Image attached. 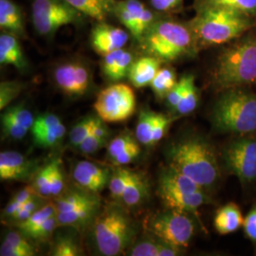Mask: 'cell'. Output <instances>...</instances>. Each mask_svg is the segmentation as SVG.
Returning <instances> with one entry per match:
<instances>
[{
	"instance_id": "17",
	"label": "cell",
	"mask_w": 256,
	"mask_h": 256,
	"mask_svg": "<svg viewBox=\"0 0 256 256\" xmlns=\"http://www.w3.org/2000/svg\"><path fill=\"white\" fill-rule=\"evenodd\" d=\"M0 28L18 38L28 37L24 14L12 0H0Z\"/></svg>"
},
{
	"instance_id": "37",
	"label": "cell",
	"mask_w": 256,
	"mask_h": 256,
	"mask_svg": "<svg viewBox=\"0 0 256 256\" xmlns=\"http://www.w3.org/2000/svg\"><path fill=\"white\" fill-rule=\"evenodd\" d=\"M43 198L44 196H40L39 194H34L19 208V210L16 212V214L10 218V220L16 222V224L27 220L34 212H36L41 207L46 205Z\"/></svg>"
},
{
	"instance_id": "26",
	"label": "cell",
	"mask_w": 256,
	"mask_h": 256,
	"mask_svg": "<svg viewBox=\"0 0 256 256\" xmlns=\"http://www.w3.org/2000/svg\"><path fill=\"white\" fill-rule=\"evenodd\" d=\"M88 18L97 22L106 21L114 16L116 0H66Z\"/></svg>"
},
{
	"instance_id": "51",
	"label": "cell",
	"mask_w": 256,
	"mask_h": 256,
	"mask_svg": "<svg viewBox=\"0 0 256 256\" xmlns=\"http://www.w3.org/2000/svg\"><path fill=\"white\" fill-rule=\"evenodd\" d=\"M106 146V140H101L94 136L93 134H90L78 147L81 150V152L84 154H94L99 150H101L102 148H104Z\"/></svg>"
},
{
	"instance_id": "48",
	"label": "cell",
	"mask_w": 256,
	"mask_h": 256,
	"mask_svg": "<svg viewBox=\"0 0 256 256\" xmlns=\"http://www.w3.org/2000/svg\"><path fill=\"white\" fill-rule=\"evenodd\" d=\"M184 0H150V5L156 12L164 14L182 8Z\"/></svg>"
},
{
	"instance_id": "8",
	"label": "cell",
	"mask_w": 256,
	"mask_h": 256,
	"mask_svg": "<svg viewBox=\"0 0 256 256\" xmlns=\"http://www.w3.org/2000/svg\"><path fill=\"white\" fill-rule=\"evenodd\" d=\"M180 210L168 209L149 220L148 230L156 238L180 250L188 247L194 234V220Z\"/></svg>"
},
{
	"instance_id": "55",
	"label": "cell",
	"mask_w": 256,
	"mask_h": 256,
	"mask_svg": "<svg viewBox=\"0 0 256 256\" xmlns=\"http://www.w3.org/2000/svg\"><path fill=\"white\" fill-rule=\"evenodd\" d=\"M116 1H117V0H116Z\"/></svg>"
},
{
	"instance_id": "2",
	"label": "cell",
	"mask_w": 256,
	"mask_h": 256,
	"mask_svg": "<svg viewBox=\"0 0 256 256\" xmlns=\"http://www.w3.org/2000/svg\"><path fill=\"white\" fill-rule=\"evenodd\" d=\"M187 23L200 50L234 41L256 27V18L226 10H203Z\"/></svg>"
},
{
	"instance_id": "13",
	"label": "cell",
	"mask_w": 256,
	"mask_h": 256,
	"mask_svg": "<svg viewBox=\"0 0 256 256\" xmlns=\"http://www.w3.org/2000/svg\"><path fill=\"white\" fill-rule=\"evenodd\" d=\"M129 32L106 23L97 22L90 34V44L94 52L101 56L124 48L129 40Z\"/></svg>"
},
{
	"instance_id": "29",
	"label": "cell",
	"mask_w": 256,
	"mask_h": 256,
	"mask_svg": "<svg viewBox=\"0 0 256 256\" xmlns=\"http://www.w3.org/2000/svg\"><path fill=\"white\" fill-rule=\"evenodd\" d=\"M176 74L172 68H160L150 86L158 100H165L168 93L176 84Z\"/></svg>"
},
{
	"instance_id": "38",
	"label": "cell",
	"mask_w": 256,
	"mask_h": 256,
	"mask_svg": "<svg viewBox=\"0 0 256 256\" xmlns=\"http://www.w3.org/2000/svg\"><path fill=\"white\" fill-rule=\"evenodd\" d=\"M50 254L54 256H77L81 254V250L74 238L63 236L55 239Z\"/></svg>"
},
{
	"instance_id": "5",
	"label": "cell",
	"mask_w": 256,
	"mask_h": 256,
	"mask_svg": "<svg viewBox=\"0 0 256 256\" xmlns=\"http://www.w3.org/2000/svg\"><path fill=\"white\" fill-rule=\"evenodd\" d=\"M212 122L220 133L247 135L256 132V93L243 88L222 92L212 111Z\"/></svg>"
},
{
	"instance_id": "46",
	"label": "cell",
	"mask_w": 256,
	"mask_h": 256,
	"mask_svg": "<svg viewBox=\"0 0 256 256\" xmlns=\"http://www.w3.org/2000/svg\"><path fill=\"white\" fill-rule=\"evenodd\" d=\"M186 82H187V78H186V75H184L180 79V81H178L176 84L172 88V90L166 96L165 101L170 110H176L180 102L182 101L183 93L186 88Z\"/></svg>"
},
{
	"instance_id": "42",
	"label": "cell",
	"mask_w": 256,
	"mask_h": 256,
	"mask_svg": "<svg viewBox=\"0 0 256 256\" xmlns=\"http://www.w3.org/2000/svg\"><path fill=\"white\" fill-rule=\"evenodd\" d=\"M2 126L6 136L16 140L23 138L30 131L27 128H23L7 111L2 115Z\"/></svg>"
},
{
	"instance_id": "21",
	"label": "cell",
	"mask_w": 256,
	"mask_h": 256,
	"mask_svg": "<svg viewBox=\"0 0 256 256\" xmlns=\"http://www.w3.org/2000/svg\"><path fill=\"white\" fill-rule=\"evenodd\" d=\"M0 64L12 66L19 70L28 68L27 59L25 58L18 37L7 32L0 34Z\"/></svg>"
},
{
	"instance_id": "53",
	"label": "cell",
	"mask_w": 256,
	"mask_h": 256,
	"mask_svg": "<svg viewBox=\"0 0 256 256\" xmlns=\"http://www.w3.org/2000/svg\"><path fill=\"white\" fill-rule=\"evenodd\" d=\"M92 134L97 138H101V140H108V129L104 124H102V120L100 118H96V120H95Z\"/></svg>"
},
{
	"instance_id": "12",
	"label": "cell",
	"mask_w": 256,
	"mask_h": 256,
	"mask_svg": "<svg viewBox=\"0 0 256 256\" xmlns=\"http://www.w3.org/2000/svg\"><path fill=\"white\" fill-rule=\"evenodd\" d=\"M57 88L68 96H82L92 86L90 68L77 61L59 64L54 72Z\"/></svg>"
},
{
	"instance_id": "19",
	"label": "cell",
	"mask_w": 256,
	"mask_h": 256,
	"mask_svg": "<svg viewBox=\"0 0 256 256\" xmlns=\"http://www.w3.org/2000/svg\"><path fill=\"white\" fill-rule=\"evenodd\" d=\"M167 209H174L184 212H196L202 205L209 202V198L200 190L190 192H158Z\"/></svg>"
},
{
	"instance_id": "4",
	"label": "cell",
	"mask_w": 256,
	"mask_h": 256,
	"mask_svg": "<svg viewBox=\"0 0 256 256\" xmlns=\"http://www.w3.org/2000/svg\"><path fill=\"white\" fill-rule=\"evenodd\" d=\"M138 43L146 55L162 62H173L198 52L188 23L165 16L156 20Z\"/></svg>"
},
{
	"instance_id": "47",
	"label": "cell",
	"mask_w": 256,
	"mask_h": 256,
	"mask_svg": "<svg viewBox=\"0 0 256 256\" xmlns=\"http://www.w3.org/2000/svg\"><path fill=\"white\" fill-rule=\"evenodd\" d=\"M59 122H61V120L55 114L46 113V114H43V115H40L39 117H37L30 131H32V135H36L37 133L42 132L43 130L54 126L55 124H57Z\"/></svg>"
},
{
	"instance_id": "7",
	"label": "cell",
	"mask_w": 256,
	"mask_h": 256,
	"mask_svg": "<svg viewBox=\"0 0 256 256\" xmlns=\"http://www.w3.org/2000/svg\"><path fill=\"white\" fill-rule=\"evenodd\" d=\"M86 16L66 0H34L32 20L37 34L52 37L64 26L81 24Z\"/></svg>"
},
{
	"instance_id": "14",
	"label": "cell",
	"mask_w": 256,
	"mask_h": 256,
	"mask_svg": "<svg viewBox=\"0 0 256 256\" xmlns=\"http://www.w3.org/2000/svg\"><path fill=\"white\" fill-rule=\"evenodd\" d=\"M111 174L108 168L88 160L79 162L74 169V182L82 189L99 194L110 184Z\"/></svg>"
},
{
	"instance_id": "10",
	"label": "cell",
	"mask_w": 256,
	"mask_h": 256,
	"mask_svg": "<svg viewBox=\"0 0 256 256\" xmlns=\"http://www.w3.org/2000/svg\"><path fill=\"white\" fill-rule=\"evenodd\" d=\"M227 171L242 184L256 180V138H243L230 142L222 152Z\"/></svg>"
},
{
	"instance_id": "39",
	"label": "cell",
	"mask_w": 256,
	"mask_h": 256,
	"mask_svg": "<svg viewBox=\"0 0 256 256\" xmlns=\"http://www.w3.org/2000/svg\"><path fill=\"white\" fill-rule=\"evenodd\" d=\"M37 194L36 191L34 190V186H27L24 189H22L21 191H19L7 204L5 210L3 212L2 216L4 218H8L10 220L16 212L19 210V208L27 202L28 198H30L34 194Z\"/></svg>"
},
{
	"instance_id": "9",
	"label": "cell",
	"mask_w": 256,
	"mask_h": 256,
	"mask_svg": "<svg viewBox=\"0 0 256 256\" xmlns=\"http://www.w3.org/2000/svg\"><path fill=\"white\" fill-rule=\"evenodd\" d=\"M94 108L104 122H124L135 111V93L126 84H114L99 93Z\"/></svg>"
},
{
	"instance_id": "22",
	"label": "cell",
	"mask_w": 256,
	"mask_h": 256,
	"mask_svg": "<svg viewBox=\"0 0 256 256\" xmlns=\"http://www.w3.org/2000/svg\"><path fill=\"white\" fill-rule=\"evenodd\" d=\"M203 190L202 187L188 176L169 167L164 170L158 180V192H194Z\"/></svg>"
},
{
	"instance_id": "16",
	"label": "cell",
	"mask_w": 256,
	"mask_h": 256,
	"mask_svg": "<svg viewBox=\"0 0 256 256\" xmlns=\"http://www.w3.org/2000/svg\"><path fill=\"white\" fill-rule=\"evenodd\" d=\"M134 61L132 52L124 48H120L102 56V72L111 82H118L128 77Z\"/></svg>"
},
{
	"instance_id": "11",
	"label": "cell",
	"mask_w": 256,
	"mask_h": 256,
	"mask_svg": "<svg viewBox=\"0 0 256 256\" xmlns=\"http://www.w3.org/2000/svg\"><path fill=\"white\" fill-rule=\"evenodd\" d=\"M114 16L138 42L162 14L147 8L140 0H117Z\"/></svg>"
},
{
	"instance_id": "35",
	"label": "cell",
	"mask_w": 256,
	"mask_h": 256,
	"mask_svg": "<svg viewBox=\"0 0 256 256\" xmlns=\"http://www.w3.org/2000/svg\"><path fill=\"white\" fill-rule=\"evenodd\" d=\"M56 214L54 204H46L43 207H41L39 210L34 212L27 220L18 223L16 226L18 227L20 232H24L28 230L32 229L39 224L43 223L44 221L48 220L52 216Z\"/></svg>"
},
{
	"instance_id": "54",
	"label": "cell",
	"mask_w": 256,
	"mask_h": 256,
	"mask_svg": "<svg viewBox=\"0 0 256 256\" xmlns=\"http://www.w3.org/2000/svg\"><path fill=\"white\" fill-rule=\"evenodd\" d=\"M182 250L178 248L174 247L170 244H167L164 241L160 240L158 246V256H176L180 254Z\"/></svg>"
},
{
	"instance_id": "1",
	"label": "cell",
	"mask_w": 256,
	"mask_h": 256,
	"mask_svg": "<svg viewBox=\"0 0 256 256\" xmlns=\"http://www.w3.org/2000/svg\"><path fill=\"white\" fill-rule=\"evenodd\" d=\"M212 82L220 92L256 82V27L220 52L212 68Z\"/></svg>"
},
{
	"instance_id": "52",
	"label": "cell",
	"mask_w": 256,
	"mask_h": 256,
	"mask_svg": "<svg viewBox=\"0 0 256 256\" xmlns=\"http://www.w3.org/2000/svg\"><path fill=\"white\" fill-rule=\"evenodd\" d=\"M243 229L246 236L256 246V204L244 218Z\"/></svg>"
},
{
	"instance_id": "34",
	"label": "cell",
	"mask_w": 256,
	"mask_h": 256,
	"mask_svg": "<svg viewBox=\"0 0 256 256\" xmlns=\"http://www.w3.org/2000/svg\"><path fill=\"white\" fill-rule=\"evenodd\" d=\"M131 174V170H128L126 168H120V166L119 168H117L112 173L110 178V190L111 196L114 200H120L122 194L128 186Z\"/></svg>"
},
{
	"instance_id": "3",
	"label": "cell",
	"mask_w": 256,
	"mask_h": 256,
	"mask_svg": "<svg viewBox=\"0 0 256 256\" xmlns=\"http://www.w3.org/2000/svg\"><path fill=\"white\" fill-rule=\"evenodd\" d=\"M171 168L188 176L202 189L210 188L220 178V167L214 147L198 137L187 138L170 147Z\"/></svg>"
},
{
	"instance_id": "20",
	"label": "cell",
	"mask_w": 256,
	"mask_h": 256,
	"mask_svg": "<svg viewBox=\"0 0 256 256\" xmlns=\"http://www.w3.org/2000/svg\"><path fill=\"white\" fill-rule=\"evenodd\" d=\"M162 61L151 55L138 58L131 66L128 74L130 82L137 88H146L151 84L156 74L162 68Z\"/></svg>"
},
{
	"instance_id": "18",
	"label": "cell",
	"mask_w": 256,
	"mask_h": 256,
	"mask_svg": "<svg viewBox=\"0 0 256 256\" xmlns=\"http://www.w3.org/2000/svg\"><path fill=\"white\" fill-rule=\"evenodd\" d=\"M100 198L84 205L76 210L56 214L58 227H72L82 230L96 218L100 212Z\"/></svg>"
},
{
	"instance_id": "36",
	"label": "cell",
	"mask_w": 256,
	"mask_h": 256,
	"mask_svg": "<svg viewBox=\"0 0 256 256\" xmlns=\"http://www.w3.org/2000/svg\"><path fill=\"white\" fill-rule=\"evenodd\" d=\"M56 227H58V225H57V218H56V214H54L48 220L44 221L43 223L39 224L38 226H36L32 229L28 230L23 234L27 238L36 240V241H46L52 238Z\"/></svg>"
},
{
	"instance_id": "50",
	"label": "cell",
	"mask_w": 256,
	"mask_h": 256,
	"mask_svg": "<svg viewBox=\"0 0 256 256\" xmlns=\"http://www.w3.org/2000/svg\"><path fill=\"white\" fill-rule=\"evenodd\" d=\"M140 148L138 146L137 142L136 144L129 147L119 155L116 156L114 158L111 160V162L115 166L120 167V166H124V165H126L130 164V162H132L137 158L138 156L140 155Z\"/></svg>"
},
{
	"instance_id": "30",
	"label": "cell",
	"mask_w": 256,
	"mask_h": 256,
	"mask_svg": "<svg viewBox=\"0 0 256 256\" xmlns=\"http://www.w3.org/2000/svg\"><path fill=\"white\" fill-rule=\"evenodd\" d=\"M156 114L150 110H142L140 113L136 126V138L144 146H152Z\"/></svg>"
},
{
	"instance_id": "44",
	"label": "cell",
	"mask_w": 256,
	"mask_h": 256,
	"mask_svg": "<svg viewBox=\"0 0 256 256\" xmlns=\"http://www.w3.org/2000/svg\"><path fill=\"white\" fill-rule=\"evenodd\" d=\"M136 144V140L131 134L122 133L110 142V144L108 146V156H110V160H112Z\"/></svg>"
},
{
	"instance_id": "15",
	"label": "cell",
	"mask_w": 256,
	"mask_h": 256,
	"mask_svg": "<svg viewBox=\"0 0 256 256\" xmlns=\"http://www.w3.org/2000/svg\"><path fill=\"white\" fill-rule=\"evenodd\" d=\"M36 171L34 162L16 151L0 153L1 180H26Z\"/></svg>"
},
{
	"instance_id": "25",
	"label": "cell",
	"mask_w": 256,
	"mask_h": 256,
	"mask_svg": "<svg viewBox=\"0 0 256 256\" xmlns=\"http://www.w3.org/2000/svg\"><path fill=\"white\" fill-rule=\"evenodd\" d=\"M98 198V194L86 191L78 186V188H72L62 192L54 204L56 214H63L76 210Z\"/></svg>"
},
{
	"instance_id": "27",
	"label": "cell",
	"mask_w": 256,
	"mask_h": 256,
	"mask_svg": "<svg viewBox=\"0 0 256 256\" xmlns=\"http://www.w3.org/2000/svg\"><path fill=\"white\" fill-rule=\"evenodd\" d=\"M23 232H9L0 247L1 256H34L36 248Z\"/></svg>"
},
{
	"instance_id": "45",
	"label": "cell",
	"mask_w": 256,
	"mask_h": 256,
	"mask_svg": "<svg viewBox=\"0 0 256 256\" xmlns=\"http://www.w3.org/2000/svg\"><path fill=\"white\" fill-rule=\"evenodd\" d=\"M7 112L16 120L23 128H27L28 130H30L32 128L36 120L34 119L32 113L30 110L25 108L23 106L18 104L12 106L7 110Z\"/></svg>"
},
{
	"instance_id": "32",
	"label": "cell",
	"mask_w": 256,
	"mask_h": 256,
	"mask_svg": "<svg viewBox=\"0 0 256 256\" xmlns=\"http://www.w3.org/2000/svg\"><path fill=\"white\" fill-rule=\"evenodd\" d=\"M66 132V126L62 122L55 124L54 126L43 130L34 136V140L37 146L44 148H50L59 144L64 138Z\"/></svg>"
},
{
	"instance_id": "49",
	"label": "cell",
	"mask_w": 256,
	"mask_h": 256,
	"mask_svg": "<svg viewBox=\"0 0 256 256\" xmlns=\"http://www.w3.org/2000/svg\"><path fill=\"white\" fill-rule=\"evenodd\" d=\"M172 122V120L168 118L164 114H156V118L155 126L153 131V138H152V146L158 144L165 135L168 126Z\"/></svg>"
},
{
	"instance_id": "23",
	"label": "cell",
	"mask_w": 256,
	"mask_h": 256,
	"mask_svg": "<svg viewBox=\"0 0 256 256\" xmlns=\"http://www.w3.org/2000/svg\"><path fill=\"white\" fill-rule=\"evenodd\" d=\"M243 223L244 218L241 210L238 204L234 202H230L218 209L214 220V228L222 236L236 232L241 226H243Z\"/></svg>"
},
{
	"instance_id": "40",
	"label": "cell",
	"mask_w": 256,
	"mask_h": 256,
	"mask_svg": "<svg viewBox=\"0 0 256 256\" xmlns=\"http://www.w3.org/2000/svg\"><path fill=\"white\" fill-rule=\"evenodd\" d=\"M96 118L88 117L77 124L70 132V142L74 146H79L92 134Z\"/></svg>"
},
{
	"instance_id": "43",
	"label": "cell",
	"mask_w": 256,
	"mask_h": 256,
	"mask_svg": "<svg viewBox=\"0 0 256 256\" xmlns=\"http://www.w3.org/2000/svg\"><path fill=\"white\" fill-rule=\"evenodd\" d=\"M160 239L146 238L136 243L129 250L131 256H158Z\"/></svg>"
},
{
	"instance_id": "6",
	"label": "cell",
	"mask_w": 256,
	"mask_h": 256,
	"mask_svg": "<svg viewBox=\"0 0 256 256\" xmlns=\"http://www.w3.org/2000/svg\"><path fill=\"white\" fill-rule=\"evenodd\" d=\"M136 230L126 210L110 204L94 220L93 238L102 256H117L131 245Z\"/></svg>"
},
{
	"instance_id": "31",
	"label": "cell",
	"mask_w": 256,
	"mask_h": 256,
	"mask_svg": "<svg viewBox=\"0 0 256 256\" xmlns=\"http://www.w3.org/2000/svg\"><path fill=\"white\" fill-rule=\"evenodd\" d=\"M187 82L183 93L182 101L176 108V112L180 115H188L196 108L198 104V90L194 82V77L192 75H186Z\"/></svg>"
},
{
	"instance_id": "24",
	"label": "cell",
	"mask_w": 256,
	"mask_h": 256,
	"mask_svg": "<svg viewBox=\"0 0 256 256\" xmlns=\"http://www.w3.org/2000/svg\"><path fill=\"white\" fill-rule=\"evenodd\" d=\"M194 9L226 10L256 18V0H194Z\"/></svg>"
},
{
	"instance_id": "41",
	"label": "cell",
	"mask_w": 256,
	"mask_h": 256,
	"mask_svg": "<svg viewBox=\"0 0 256 256\" xmlns=\"http://www.w3.org/2000/svg\"><path fill=\"white\" fill-rule=\"evenodd\" d=\"M23 84L16 81L0 84V110L6 108L12 102L18 98L22 92Z\"/></svg>"
},
{
	"instance_id": "33",
	"label": "cell",
	"mask_w": 256,
	"mask_h": 256,
	"mask_svg": "<svg viewBox=\"0 0 256 256\" xmlns=\"http://www.w3.org/2000/svg\"><path fill=\"white\" fill-rule=\"evenodd\" d=\"M54 160L42 167L34 176V188L37 194L44 198H50V185L52 178L54 168Z\"/></svg>"
},
{
	"instance_id": "28",
	"label": "cell",
	"mask_w": 256,
	"mask_h": 256,
	"mask_svg": "<svg viewBox=\"0 0 256 256\" xmlns=\"http://www.w3.org/2000/svg\"><path fill=\"white\" fill-rule=\"evenodd\" d=\"M148 194V183L144 176L133 172L128 182V186L122 194L120 202L124 206L136 207L146 198Z\"/></svg>"
}]
</instances>
